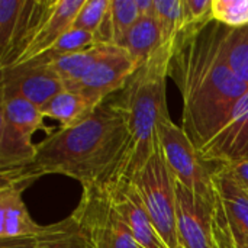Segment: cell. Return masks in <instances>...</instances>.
Instances as JSON below:
<instances>
[{
    "mask_svg": "<svg viewBox=\"0 0 248 248\" xmlns=\"http://www.w3.org/2000/svg\"><path fill=\"white\" fill-rule=\"evenodd\" d=\"M96 42V36L81 31V29H74L71 28L70 31H67L46 52H44L42 55L31 60L35 64H41V65H48L62 57L76 54V52H81L86 51L92 46H94Z\"/></svg>",
    "mask_w": 248,
    "mask_h": 248,
    "instance_id": "obj_23",
    "label": "cell"
},
{
    "mask_svg": "<svg viewBox=\"0 0 248 248\" xmlns=\"http://www.w3.org/2000/svg\"><path fill=\"white\" fill-rule=\"evenodd\" d=\"M131 183L137 187L153 224L167 246L182 248L177 231L176 180L167 166L160 144Z\"/></svg>",
    "mask_w": 248,
    "mask_h": 248,
    "instance_id": "obj_4",
    "label": "cell"
},
{
    "mask_svg": "<svg viewBox=\"0 0 248 248\" xmlns=\"http://www.w3.org/2000/svg\"><path fill=\"white\" fill-rule=\"evenodd\" d=\"M45 6L41 0H0V70L17 60Z\"/></svg>",
    "mask_w": 248,
    "mask_h": 248,
    "instance_id": "obj_7",
    "label": "cell"
},
{
    "mask_svg": "<svg viewBox=\"0 0 248 248\" xmlns=\"http://www.w3.org/2000/svg\"><path fill=\"white\" fill-rule=\"evenodd\" d=\"M36 248H93L90 238L78 219L68 218L41 228L36 235Z\"/></svg>",
    "mask_w": 248,
    "mask_h": 248,
    "instance_id": "obj_20",
    "label": "cell"
},
{
    "mask_svg": "<svg viewBox=\"0 0 248 248\" xmlns=\"http://www.w3.org/2000/svg\"><path fill=\"white\" fill-rule=\"evenodd\" d=\"M218 22L193 33H180L169 67L179 87L183 110L182 128L202 150L222 128L234 106L248 92L225 64L218 42Z\"/></svg>",
    "mask_w": 248,
    "mask_h": 248,
    "instance_id": "obj_2",
    "label": "cell"
},
{
    "mask_svg": "<svg viewBox=\"0 0 248 248\" xmlns=\"http://www.w3.org/2000/svg\"><path fill=\"white\" fill-rule=\"evenodd\" d=\"M230 177H232L237 183H240L243 187H248V160L232 164V166H227V167H221Z\"/></svg>",
    "mask_w": 248,
    "mask_h": 248,
    "instance_id": "obj_29",
    "label": "cell"
},
{
    "mask_svg": "<svg viewBox=\"0 0 248 248\" xmlns=\"http://www.w3.org/2000/svg\"><path fill=\"white\" fill-rule=\"evenodd\" d=\"M141 17H150L155 13V0H137Z\"/></svg>",
    "mask_w": 248,
    "mask_h": 248,
    "instance_id": "obj_31",
    "label": "cell"
},
{
    "mask_svg": "<svg viewBox=\"0 0 248 248\" xmlns=\"http://www.w3.org/2000/svg\"><path fill=\"white\" fill-rule=\"evenodd\" d=\"M0 118L6 119L10 125L16 126L31 137L41 129L46 131L48 135L52 134L49 126H45L44 124L45 116L41 108L23 97L15 96L0 99Z\"/></svg>",
    "mask_w": 248,
    "mask_h": 248,
    "instance_id": "obj_22",
    "label": "cell"
},
{
    "mask_svg": "<svg viewBox=\"0 0 248 248\" xmlns=\"http://www.w3.org/2000/svg\"><path fill=\"white\" fill-rule=\"evenodd\" d=\"M100 103L71 90H62L48 100L42 108V113L60 124V128H70L86 119Z\"/></svg>",
    "mask_w": 248,
    "mask_h": 248,
    "instance_id": "obj_16",
    "label": "cell"
},
{
    "mask_svg": "<svg viewBox=\"0 0 248 248\" xmlns=\"http://www.w3.org/2000/svg\"><path fill=\"white\" fill-rule=\"evenodd\" d=\"M219 51L230 70L248 84V26L218 28Z\"/></svg>",
    "mask_w": 248,
    "mask_h": 248,
    "instance_id": "obj_21",
    "label": "cell"
},
{
    "mask_svg": "<svg viewBox=\"0 0 248 248\" xmlns=\"http://www.w3.org/2000/svg\"><path fill=\"white\" fill-rule=\"evenodd\" d=\"M217 195L231 224L248 237V192L221 167H215Z\"/></svg>",
    "mask_w": 248,
    "mask_h": 248,
    "instance_id": "obj_18",
    "label": "cell"
},
{
    "mask_svg": "<svg viewBox=\"0 0 248 248\" xmlns=\"http://www.w3.org/2000/svg\"><path fill=\"white\" fill-rule=\"evenodd\" d=\"M140 17L137 0H112L108 13L112 44L119 46Z\"/></svg>",
    "mask_w": 248,
    "mask_h": 248,
    "instance_id": "obj_25",
    "label": "cell"
},
{
    "mask_svg": "<svg viewBox=\"0 0 248 248\" xmlns=\"http://www.w3.org/2000/svg\"><path fill=\"white\" fill-rule=\"evenodd\" d=\"M110 1L112 0H86L76 16L73 28L86 31L96 36L110 9Z\"/></svg>",
    "mask_w": 248,
    "mask_h": 248,
    "instance_id": "obj_28",
    "label": "cell"
},
{
    "mask_svg": "<svg viewBox=\"0 0 248 248\" xmlns=\"http://www.w3.org/2000/svg\"><path fill=\"white\" fill-rule=\"evenodd\" d=\"M174 49L176 46L161 45L116 94L129 137L119 182H131L158 148V122L169 116L166 78Z\"/></svg>",
    "mask_w": 248,
    "mask_h": 248,
    "instance_id": "obj_3",
    "label": "cell"
},
{
    "mask_svg": "<svg viewBox=\"0 0 248 248\" xmlns=\"http://www.w3.org/2000/svg\"><path fill=\"white\" fill-rule=\"evenodd\" d=\"M113 46V44H96L86 51L62 57L48 65L62 80L65 89L71 90L93 70V67L106 54L112 51Z\"/></svg>",
    "mask_w": 248,
    "mask_h": 248,
    "instance_id": "obj_17",
    "label": "cell"
},
{
    "mask_svg": "<svg viewBox=\"0 0 248 248\" xmlns=\"http://www.w3.org/2000/svg\"><path fill=\"white\" fill-rule=\"evenodd\" d=\"M154 17L161 33V45L176 46L182 31L183 1L182 0H155Z\"/></svg>",
    "mask_w": 248,
    "mask_h": 248,
    "instance_id": "obj_24",
    "label": "cell"
},
{
    "mask_svg": "<svg viewBox=\"0 0 248 248\" xmlns=\"http://www.w3.org/2000/svg\"><path fill=\"white\" fill-rule=\"evenodd\" d=\"M128 140L124 109L116 96L108 97L81 122L70 128H58L36 144V154L29 164L0 173V185L25 190L46 174L71 177L83 187L118 183Z\"/></svg>",
    "mask_w": 248,
    "mask_h": 248,
    "instance_id": "obj_1",
    "label": "cell"
},
{
    "mask_svg": "<svg viewBox=\"0 0 248 248\" xmlns=\"http://www.w3.org/2000/svg\"><path fill=\"white\" fill-rule=\"evenodd\" d=\"M138 65H144L161 46V33L154 16L140 17L119 45Z\"/></svg>",
    "mask_w": 248,
    "mask_h": 248,
    "instance_id": "obj_19",
    "label": "cell"
},
{
    "mask_svg": "<svg viewBox=\"0 0 248 248\" xmlns=\"http://www.w3.org/2000/svg\"><path fill=\"white\" fill-rule=\"evenodd\" d=\"M246 189H247V192H248V187H246Z\"/></svg>",
    "mask_w": 248,
    "mask_h": 248,
    "instance_id": "obj_32",
    "label": "cell"
},
{
    "mask_svg": "<svg viewBox=\"0 0 248 248\" xmlns=\"http://www.w3.org/2000/svg\"><path fill=\"white\" fill-rule=\"evenodd\" d=\"M183 20L180 33H193L205 29L214 22L212 0H182Z\"/></svg>",
    "mask_w": 248,
    "mask_h": 248,
    "instance_id": "obj_27",
    "label": "cell"
},
{
    "mask_svg": "<svg viewBox=\"0 0 248 248\" xmlns=\"http://www.w3.org/2000/svg\"><path fill=\"white\" fill-rule=\"evenodd\" d=\"M138 68V62L124 48L115 45L71 92L103 103L113 93H119Z\"/></svg>",
    "mask_w": 248,
    "mask_h": 248,
    "instance_id": "obj_12",
    "label": "cell"
},
{
    "mask_svg": "<svg viewBox=\"0 0 248 248\" xmlns=\"http://www.w3.org/2000/svg\"><path fill=\"white\" fill-rule=\"evenodd\" d=\"M93 248H140L118 212L109 186H86L73 212Z\"/></svg>",
    "mask_w": 248,
    "mask_h": 248,
    "instance_id": "obj_6",
    "label": "cell"
},
{
    "mask_svg": "<svg viewBox=\"0 0 248 248\" xmlns=\"http://www.w3.org/2000/svg\"><path fill=\"white\" fill-rule=\"evenodd\" d=\"M22 192V187L0 185V240L36 237L41 232L42 225L31 218Z\"/></svg>",
    "mask_w": 248,
    "mask_h": 248,
    "instance_id": "obj_14",
    "label": "cell"
},
{
    "mask_svg": "<svg viewBox=\"0 0 248 248\" xmlns=\"http://www.w3.org/2000/svg\"><path fill=\"white\" fill-rule=\"evenodd\" d=\"M215 201H206L176 182L177 231L182 248H215Z\"/></svg>",
    "mask_w": 248,
    "mask_h": 248,
    "instance_id": "obj_10",
    "label": "cell"
},
{
    "mask_svg": "<svg viewBox=\"0 0 248 248\" xmlns=\"http://www.w3.org/2000/svg\"><path fill=\"white\" fill-rule=\"evenodd\" d=\"M157 134L174 180L195 195L206 201H215V169H211V164L202 160L183 128L176 125L170 116H166L158 122Z\"/></svg>",
    "mask_w": 248,
    "mask_h": 248,
    "instance_id": "obj_5",
    "label": "cell"
},
{
    "mask_svg": "<svg viewBox=\"0 0 248 248\" xmlns=\"http://www.w3.org/2000/svg\"><path fill=\"white\" fill-rule=\"evenodd\" d=\"M212 17L227 28L248 26V0H212Z\"/></svg>",
    "mask_w": 248,
    "mask_h": 248,
    "instance_id": "obj_26",
    "label": "cell"
},
{
    "mask_svg": "<svg viewBox=\"0 0 248 248\" xmlns=\"http://www.w3.org/2000/svg\"><path fill=\"white\" fill-rule=\"evenodd\" d=\"M202 160L227 167L248 160V92L238 100L222 128L199 150Z\"/></svg>",
    "mask_w": 248,
    "mask_h": 248,
    "instance_id": "obj_9",
    "label": "cell"
},
{
    "mask_svg": "<svg viewBox=\"0 0 248 248\" xmlns=\"http://www.w3.org/2000/svg\"><path fill=\"white\" fill-rule=\"evenodd\" d=\"M109 186L115 206L128 225L140 248H170L153 224L144 202L131 182H119Z\"/></svg>",
    "mask_w": 248,
    "mask_h": 248,
    "instance_id": "obj_13",
    "label": "cell"
},
{
    "mask_svg": "<svg viewBox=\"0 0 248 248\" xmlns=\"http://www.w3.org/2000/svg\"><path fill=\"white\" fill-rule=\"evenodd\" d=\"M86 0H49L36 22L29 39L13 65L28 62L46 52L67 31L73 28L77 13ZM10 65V67H13Z\"/></svg>",
    "mask_w": 248,
    "mask_h": 248,
    "instance_id": "obj_11",
    "label": "cell"
},
{
    "mask_svg": "<svg viewBox=\"0 0 248 248\" xmlns=\"http://www.w3.org/2000/svg\"><path fill=\"white\" fill-rule=\"evenodd\" d=\"M65 90L62 80L49 65L35 64L32 61L1 68L0 99L23 97L42 108L55 94Z\"/></svg>",
    "mask_w": 248,
    "mask_h": 248,
    "instance_id": "obj_8",
    "label": "cell"
},
{
    "mask_svg": "<svg viewBox=\"0 0 248 248\" xmlns=\"http://www.w3.org/2000/svg\"><path fill=\"white\" fill-rule=\"evenodd\" d=\"M0 248H36V237H17L0 240Z\"/></svg>",
    "mask_w": 248,
    "mask_h": 248,
    "instance_id": "obj_30",
    "label": "cell"
},
{
    "mask_svg": "<svg viewBox=\"0 0 248 248\" xmlns=\"http://www.w3.org/2000/svg\"><path fill=\"white\" fill-rule=\"evenodd\" d=\"M36 154L32 137L0 118V173L29 164Z\"/></svg>",
    "mask_w": 248,
    "mask_h": 248,
    "instance_id": "obj_15",
    "label": "cell"
}]
</instances>
